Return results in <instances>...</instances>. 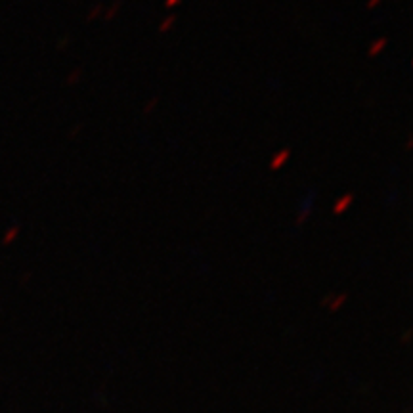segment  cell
I'll use <instances>...</instances> for the list:
<instances>
[{
	"label": "cell",
	"mask_w": 413,
	"mask_h": 413,
	"mask_svg": "<svg viewBox=\"0 0 413 413\" xmlns=\"http://www.w3.org/2000/svg\"><path fill=\"white\" fill-rule=\"evenodd\" d=\"M289 155H291V151H289V150H281L279 153H276V157L272 159V163H270L272 171H278V168H281V166L285 165L287 159H289Z\"/></svg>",
	"instance_id": "obj_1"
},
{
	"label": "cell",
	"mask_w": 413,
	"mask_h": 413,
	"mask_svg": "<svg viewBox=\"0 0 413 413\" xmlns=\"http://www.w3.org/2000/svg\"><path fill=\"white\" fill-rule=\"evenodd\" d=\"M352 201H354V196L352 193H348V196H345V197H341L338 199L337 203H335V207H333V212L335 214H343L350 205H352Z\"/></svg>",
	"instance_id": "obj_2"
},
{
	"label": "cell",
	"mask_w": 413,
	"mask_h": 413,
	"mask_svg": "<svg viewBox=\"0 0 413 413\" xmlns=\"http://www.w3.org/2000/svg\"><path fill=\"white\" fill-rule=\"evenodd\" d=\"M345 301H346V295L343 293V295H338V297H333L327 306H329V310H333V312H335V310H338L343 304H345Z\"/></svg>",
	"instance_id": "obj_3"
},
{
	"label": "cell",
	"mask_w": 413,
	"mask_h": 413,
	"mask_svg": "<svg viewBox=\"0 0 413 413\" xmlns=\"http://www.w3.org/2000/svg\"><path fill=\"white\" fill-rule=\"evenodd\" d=\"M81 75H83V71L81 69H77V71H71V75H69V79L65 81L67 84H75L81 81Z\"/></svg>",
	"instance_id": "obj_4"
},
{
	"label": "cell",
	"mask_w": 413,
	"mask_h": 413,
	"mask_svg": "<svg viewBox=\"0 0 413 413\" xmlns=\"http://www.w3.org/2000/svg\"><path fill=\"white\" fill-rule=\"evenodd\" d=\"M383 48H384V40H379V42H375V44H373V48L369 50V56H377V54L381 52Z\"/></svg>",
	"instance_id": "obj_5"
},
{
	"label": "cell",
	"mask_w": 413,
	"mask_h": 413,
	"mask_svg": "<svg viewBox=\"0 0 413 413\" xmlns=\"http://www.w3.org/2000/svg\"><path fill=\"white\" fill-rule=\"evenodd\" d=\"M308 216H310V209H306V210H302L301 212V216L297 218V222L295 224L297 226H301V224H304V220H308Z\"/></svg>",
	"instance_id": "obj_6"
},
{
	"label": "cell",
	"mask_w": 413,
	"mask_h": 413,
	"mask_svg": "<svg viewBox=\"0 0 413 413\" xmlns=\"http://www.w3.org/2000/svg\"><path fill=\"white\" fill-rule=\"evenodd\" d=\"M157 102H159V98L150 100V102H148V105H145V109H143V113H151V111H153V109H155V105H157Z\"/></svg>",
	"instance_id": "obj_7"
}]
</instances>
